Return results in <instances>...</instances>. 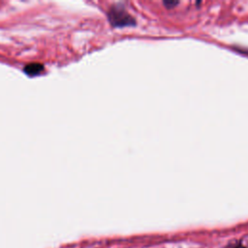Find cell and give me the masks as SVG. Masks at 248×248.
Instances as JSON below:
<instances>
[{"mask_svg": "<svg viewBox=\"0 0 248 248\" xmlns=\"http://www.w3.org/2000/svg\"><path fill=\"white\" fill-rule=\"evenodd\" d=\"M108 19L113 26L123 27L135 25V19L122 8V7H111L108 12Z\"/></svg>", "mask_w": 248, "mask_h": 248, "instance_id": "1", "label": "cell"}, {"mask_svg": "<svg viewBox=\"0 0 248 248\" xmlns=\"http://www.w3.org/2000/svg\"><path fill=\"white\" fill-rule=\"evenodd\" d=\"M237 248H245V247H242V246H239V247H237Z\"/></svg>", "mask_w": 248, "mask_h": 248, "instance_id": "4", "label": "cell"}, {"mask_svg": "<svg viewBox=\"0 0 248 248\" xmlns=\"http://www.w3.org/2000/svg\"><path fill=\"white\" fill-rule=\"evenodd\" d=\"M43 66L39 63H32V64H29L27 65L25 68H24V71L27 75L29 76H35V75H38L39 73H41L43 71Z\"/></svg>", "mask_w": 248, "mask_h": 248, "instance_id": "2", "label": "cell"}, {"mask_svg": "<svg viewBox=\"0 0 248 248\" xmlns=\"http://www.w3.org/2000/svg\"><path fill=\"white\" fill-rule=\"evenodd\" d=\"M178 4V2H174V1H170V0H168V1H164V5L167 7V8H169V9H170V8H173L175 5H177Z\"/></svg>", "mask_w": 248, "mask_h": 248, "instance_id": "3", "label": "cell"}]
</instances>
